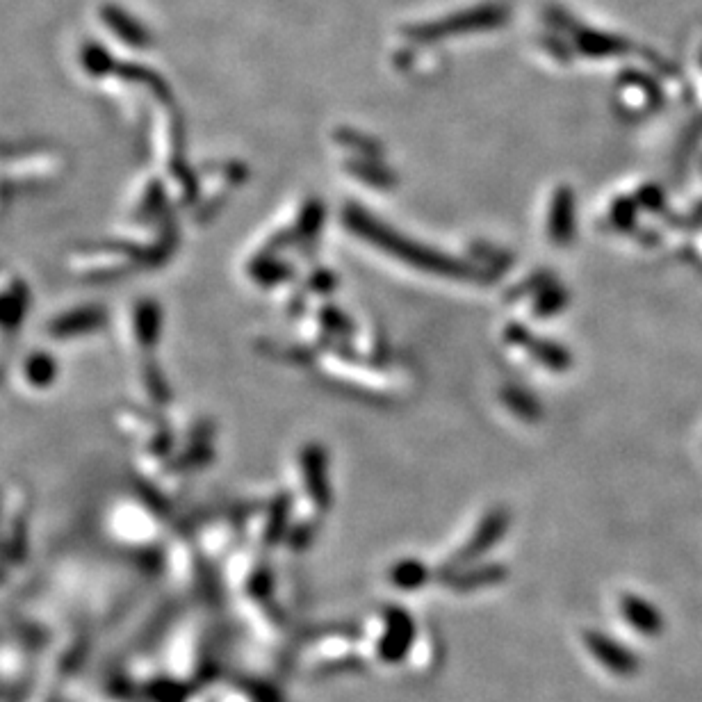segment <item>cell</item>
Instances as JSON below:
<instances>
[{"mask_svg": "<svg viewBox=\"0 0 702 702\" xmlns=\"http://www.w3.org/2000/svg\"><path fill=\"white\" fill-rule=\"evenodd\" d=\"M630 618L634 620V627H639L641 632H657L659 630V616L648 607V604L630 600Z\"/></svg>", "mask_w": 702, "mask_h": 702, "instance_id": "cell-1", "label": "cell"}]
</instances>
